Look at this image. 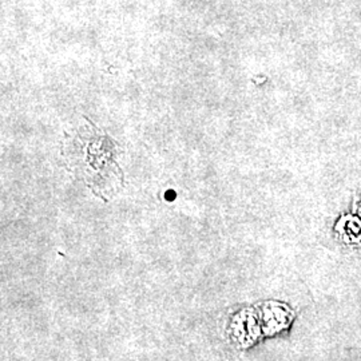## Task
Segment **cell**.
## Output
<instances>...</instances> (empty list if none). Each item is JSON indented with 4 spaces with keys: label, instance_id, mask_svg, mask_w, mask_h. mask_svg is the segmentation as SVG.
I'll use <instances>...</instances> for the list:
<instances>
[{
    "label": "cell",
    "instance_id": "6da1fadb",
    "mask_svg": "<svg viewBox=\"0 0 361 361\" xmlns=\"http://www.w3.org/2000/svg\"><path fill=\"white\" fill-rule=\"evenodd\" d=\"M63 157L68 170L86 183L92 193L111 195L123 185V171L118 165L119 149L94 125L78 130L63 145Z\"/></svg>",
    "mask_w": 361,
    "mask_h": 361
}]
</instances>
